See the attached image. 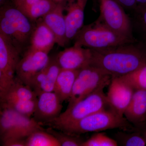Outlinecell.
<instances>
[{
  "mask_svg": "<svg viewBox=\"0 0 146 146\" xmlns=\"http://www.w3.org/2000/svg\"><path fill=\"white\" fill-rule=\"evenodd\" d=\"M79 70L61 69L55 84L54 92L61 102L68 100L70 96L73 86Z\"/></svg>",
  "mask_w": 146,
  "mask_h": 146,
  "instance_id": "cell-18",
  "label": "cell"
},
{
  "mask_svg": "<svg viewBox=\"0 0 146 146\" xmlns=\"http://www.w3.org/2000/svg\"><path fill=\"white\" fill-rule=\"evenodd\" d=\"M26 146H60V145L58 141L45 129H38L27 137Z\"/></svg>",
  "mask_w": 146,
  "mask_h": 146,
  "instance_id": "cell-25",
  "label": "cell"
},
{
  "mask_svg": "<svg viewBox=\"0 0 146 146\" xmlns=\"http://www.w3.org/2000/svg\"><path fill=\"white\" fill-rule=\"evenodd\" d=\"M22 52L10 38L0 32V100L15 81L14 76Z\"/></svg>",
  "mask_w": 146,
  "mask_h": 146,
  "instance_id": "cell-7",
  "label": "cell"
},
{
  "mask_svg": "<svg viewBox=\"0 0 146 146\" xmlns=\"http://www.w3.org/2000/svg\"><path fill=\"white\" fill-rule=\"evenodd\" d=\"M117 143L115 139L110 138L103 132L93 134L88 140L84 141L82 146H117Z\"/></svg>",
  "mask_w": 146,
  "mask_h": 146,
  "instance_id": "cell-29",
  "label": "cell"
},
{
  "mask_svg": "<svg viewBox=\"0 0 146 146\" xmlns=\"http://www.w3.org/2000/svg\"><path fill=\"white\" fill-rule=\"evenodd\" d=\"M138 7L146 6V0H135Z\"/></svg>",
  "mask_w": 146,
  "mask_h": 146,
  "instance_id": "cell-33",
  "label": "cell"
},
{
  "mask_svg": "<svg viewBox=\"0 0 146 146\" xmlns=\"http://www.w3.org/2000/svg\"><path fill=\"white\" fill-rule=\"evenodd\" d=\"M62 102L54 92H44L37 98L33 119L42 125L61 114Z\"/></svg>",
  "mask_w": 146,
  "mask_h": 146,
  "instance_id": "cell-12",
  "label": "cell"
},
{
  "mask_svg": "<svg viewBox=\"0 0 146 146\" xmlns=\"http://www.w3.org/2000/svg\"><path fill=\"white\" fill-rule=\"evenodd\" d=\"M37 100V98L31 100H9L1 102V104L20 114L31 117L35 111Z\"/></svg>",
  "mask_w": 146,
  "mask_h": 146,
  "instance_id": "cell-26",
  "label": "cell"
},
{
  "mask_svg": "<svg viewBox=\"0 0 146 146\" xmlns=\"http://www.w3.org/2000/svg\"><path fill=\"white\" fill-rule=\"evenodd\" d=\"M129 15L132 25L133 38L146 50V6L138 7Z\"/></svg>",
  "mask_w": 146,
  "mask_h": 146,
  "instance_id": "cell-19",
  "label": "cell"
},
{
  "mask_svg": "<svg viewBox=\"0 0 146 146\" xmlns=\"http://www.w3.org/2000/svg\"><path fill=\"white\" fill-rule=\"evenodd\" d=\"M135 90L120 77H112L107 96L110 108L121 116H124Z\"/></svg>",
  "mask_w": 146,
  "mask_h": 146,
  "instance_id": "cell-10",
  "label": "cell"
},
{
  "mask_svg": "<svg viewBox=\"0 0 146 146\" xmlns=\"http://www.w3.org/2000/svg\"><path fill=\"white\" fill-rule=\"evenodd\" d=\"M104 89H98L75 104L68 107L57 118L43 125L55 128L69 124L109 107L107 96L104 91Z\"/></svg>",
  "mask_w": 146,
  "mask_h": 146,
  "instance_id": "cell-5",
  "label": "cell"
},
{
  "mask_svg": "<svg viewBox=\"0 0 146 146\" xmlns=\"http://www.w3.org/2000/svg\"><path fill=\"white\" fill-rule=\"evenodd\" d=\"M92 58L91 49L74 44L59 52L55 58L61 69L76 70L91 64Z\"/></svg>",
  "mask_w": 146,
  "mask_h": 146,
  "instance_id": "cell-11",
  "label": "cell"
},
{
  "mask_svg": "<svg viewBox=\"0 0 146 146\" xmlns=\"http://www.w3.org/2000/svg\"><path fill=\"white\" fill-rule=\"evenodd\" d=\"M38 97L31 88L22 83L17 77L1 102L9 100H31Z\"/></svg>",
  "mask_w": 146,
  "mask_h": 146,
  "instance_id": "cell-22",
  "label": "cell"
},
{
  "mask_svg": "<svg viewBox=\"0 0 146 146\" xmlns=\"http://www.w3.org/2000/svg\"><path fill=\"white\" fill-rule=\"evenodd\" d=\"M9 2V0H0V6H2Z\"/></svg>",
  "mask_w": 146,
  "mask_h": 146,
  "instance_id": "cell-35",
  "label": "cell"
},
{
  "mask_svg": "<svg viewBox=\"0 0 146 146\" xmlns=\"http://www.w3.org/2000/svg\"><path fill=\"white\" fill-rule=\"evenodd\" d=\"M57 3L52 0H39L22 12L34 23L52 10Z\"/></svg>",
  "mask_w": 146,
  "mask_h": 146,
  "instance_id": "cell-23",
  "label": "cell"
},
{
  "mask_svg": "<svg viewBox=\"0 0 146 146\" xmlns=\"http://www.w3.org/2000/svg\"><path fill=\"white\" fill-rule=\"evenodd\" d=\"M124 117L135 128L146 123V90H135Z\"/></svg>",
  "mask_w": 146,
  "mask_h": 146,
  "instance_id": "cell-17",
  "label": "cell"
},
{
  "mask_svg": "<svg viewBox=\"0 0 146 146\" xmlns=\"http://www.w3.org/2000/svg\"><path fill=\"white\" fill-rule=\"evenodd\" d=\"M89 0H65L66 44L74 38L83 27L84 10Z\"/></svg>",
  "mask_w": 146,
  "mask_h": 146,
  "instance_id": "cell-13",
  "label": "cell"
},
{
  "mask_svg": "<svg viewBox=\"0 0 146 146\" xmlns=\"http://www.w3.org/2000/svg\"><path fill=\"white\" fill-rule=\"evenodd\" d=\"M53 1L56 3L59 2L61 1H63V0H52Z\"/></svg>",
  "mask_w": 146,
  "mask_h": 146,
  "instance_id": "cell-36",
  "label": "cell"
},
{
  "mask_svg": "<svg viewBox=\"0 0 146 146\" xmlns=\"http://www.w3.org/2000/svg\"><path fill=\"white\" fill-rule=\"evenodd\" d=\"M34 23L10 2L0 8V32L25 51L34 28Z\"/></svg>",
  "mask_w": 146,
  "mask_h": 146,
  "instance_id": "cell-3",
  "label": "cell"
},
{
  "mask_svg": "<svg viewBox=\"0 0 146 146\" xmlns=\"http://www.w3.org/2000/svg\"><path fill=\"white\" fill-rule=\"evenodd\" d=\"M56 39L52 31L42 18L34 22V28L27 50L38 51L48 54L52 49Z\"/></svg>",
  "mask_w": 146,
  "mask_h": 146,
  "instance_id": "cell-15",
  "label": "cell"
},
{
  "mask_svg": "<svg viewBox=\"0 0 146 146\" xmlns=\"http://www.w3.org/2000/svg\"><path fill=\"white\" fill-rule=\"evenodd\" d=\"M26 138L25 137H13L3 141L4 146H26Z\"/></svg>",
  "mask_w": 146,
  "mask_h": 146,
  "instance_id": "cell-30",
  "label": "cell"
},
{
  "mask_svg": "<svg viewBox=\"0 0 146 146\" xmlns=\"http://www.w3.org/2000/svg\"><path fill=\"white\" fill-rule=\"evenodd\" d=\"M55 57L50 58L47 65L32 80L29 86L37 97L44 92H53L55 84L60 70Z\"/></svg>",
  "mask_w": 146,
  "mask_h": 146,
  "instance_id": "cell-14",
  "label": "cell"
},
{
  "mask_svg": "<svg viewBox=\"0 0 146 146\" xmlns=\"http://www.w3.org/2000/svg\"><path fill=\"white\" fill-rule=\"evenodd\" d=\"M120 77L135 90H146V63L137 70Z\"/></svg>",
  "mask_w": 146,
  "mask_h": 146,
  "instance_id": "cell-27",
  "label": "cell"
},
{
  "mask_svg": "<svg viewBox=\"0 0 146 146\" xmlns=\"http://www.w3.org/2000/svg\"><path fill=\"white\" fill-rule=\"evenodd\" d=\"M64 9L65 0H63L58 3L52 10L42 18L45 24L54 34L56 39V44L62 47L67 45Z\"/></svg>",
  "mask_w": 146,
  "mask_h": 146,
  "instance_id": "cell-16",
  "label": "cell"
},
{
  "mask_svg": "<svg viewBox=\"0 0 146 146\" xmlns=\"http://www.w3.org/2000/svg\"><path fill=\"white\" fill-rule=\"evenodd\" d=\"M10 109L13 113L16 124V133L18 137L27 138L35 131L38 129L45 130L42 125L33 118L22 115Z\"/></svg>",
  "mask_w": 146,
  "mask_h": 146,
  "instance_id": "cell-20",
  "label": "cell"
},
{
  "mask_svg": "<svg viewBox=\"0 0 146 146\" xmlns=\"http://www.w3.org/2000/svg\"><path fill=\"white\" fill-rule=\"evenodd\" d=\"M115 140L118 145L145 146L146 141L139 131L135 129L133 131L121 130L115 135Z\"/></svg>",
  "mask_w": 146,
  "mask_h": 146,
  "instance_id": "cell-24",
  "label": "cell"
},
{
  "mask_svg": "<svg viewBox=\"0 0 146 146\" xmlns=\"http://www.w3.org/2000/svg\"><path fill=\"white\" fill-rule=\"evenodd\" d=\"M24 1V0H11V2L15 6L18 7Z\"/></svg>",
  "mask_w": 146,
  "mask_h": 146,
  "instance_id": "cell-34",
  "label": "cell"
},
{
  "mask_svg": "<svg viewBox=\"0 0 146 146\" xmlns=\"http://www.w3.org/2000/svg\"><path fill=\"white\" fill-rule=\"evenodd\" d=\"M112 76L94 65H87L79 71L69 100L70 107L94 91L109 86Z\"/></svg>",
  "mask_w": 146,
  "mask_h": 146,
  "instance_id": "cell-6",
  "label": "cell"
},
{
  "mask_svg": "<svg viewBox=\"0 0 146 146\" xmlns=\"http://www.w3.org/2000/svg\"><path fill=\"white\" fill-rule=\"evenodd\" d=\"M1 105L0 136L1 141L3 142L7 138L18 136L12 110L3 105Z\"/></svg>",
  "mask_w": 146,
  "mask_h": 146,
  "instance_id": "cell-21",
  "label": "cell"
},
{
  "mask_svg": "<svg viewBox=\"0 0 146 146\" xmlns=\"http://www.w3.org/2000/svg\"><path fill=\"white\" fill-rule=\"evenodd\" d=\"M48 54L43 52L27 50L17 65V78L24 84L29 86L35 76L48 63L50 58Z\"/></svg>",
  "mask_w": 146,
  "mask_h": 146,
  "instance_id": "cell-9",
  "label": "cell"
},
{
  "mask_svg": "<svg viewBox=\"0 0 146 146\" xmlns=\"http://www.w3.org/2000/svg\"><path fill=\"white\" fill-rule=\"evenodd\" d=\"M45 130L58 141L60 146H82L84 141L79 136L68 134L54 128L49 127Z\"/></svg>",
  "mask_w": 146,
  "mask_h": 146,
  "instance_id": "cell-28",
  "label": "cell"
},
{
  "mask_svg": "<svg viewBox=\"0 0 146 146\" xmlns=\"http://www.w3.org/2000/svg\"><path fill=\"white\" fill-rule=\"evenodd\" d=\"M74 45L93 50L103 49L136 42L111 30L96 20L84 25L74 39Z\"/></svg>",
  "mask_w": 146,
  "mask_h": 146,
  "instance_id": "cell-4",
  "label": "cell"
},
{
  "mask_svg": "<svg viewBox=\"0 0 146 146\" xmlns=\"http://www.w3.org/2000/svg\"><path fill=\"white\" fill-rule=\"evenodd\" d=\"M54 128L75 136L87 132H98L114 129L129 131L135 130V127L124 116L118 115L110 107L75 122Z\"/></svg>",
  "mask_w": 146,
  "mask_h": 146,
  "instance_id": "cell-2",
  "label": "cell"
},
{
  "mask_svg": "<svg viewBox=\"0 0 146 146\" xmlns=\"http://www.w3.org/2000/svg\"><path fill=\"white\" fill-rule=\"evenodd\" d=\"M91 50V65L101 69L112 78L125 75L146 63V50L137 42Z\"/></svg>",
  "mask_w": 146,
  "mask_h": 146,
  "instance_id": "cell-1",
  "label": "cell"
},
{
  "mask_svg": "<svg viewBox=\"0 0 146 146\" xmlns=\"http://www.w3.org/2000/svg\"><path fill=\"white\" fill-rule=\"evenodd\" d=\"M135 128L140 131V133L142 134V136L145 138V140L146 141V123L141 127Z\"/></svg>",
  "mask_w": 146,
  "mask_h": 146,
  "instance_id": "cell-32",
  "label": "cell"
},
{
  "mask_svg": "<svg viewBox=\"0 0 146 146\" xmlns=\"http://www.w3.org/2000/svg\"><path fill=\"white\" fill-rule=\"evenodd\" d=\"M98 1L100 13L97 21L118 34L135 40L130 17L123 7L115 0Z\"/></svg>",
  "mask_w": 146,
  "mask_h": 146,
  "instance_id": "cell-8",
  "label": "cell"
},
{
  "mask_svg": "<svg viewBox=\"0 0 146 146\" xmlns=\"http://www.w3.org/2000/svg\"><path fill=\"white\" fill-rule=\"evenodd\" d=\"M122 6L125 10L128 11V14L132 13L138 7L135 0H115Z\"/></svg>",
  "mask_w": 146,
  "mask_h": 146,
  "instance_id": "cell-31",
  "label": "cell"
}]
</instances>
